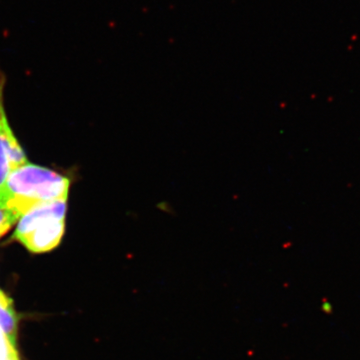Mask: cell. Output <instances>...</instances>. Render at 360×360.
<instances>
[{"label": "cell", "mask_w": 360, "mask_h": 360, "mask_svg": "<svg viewBox=\"0 0 360 360\" xmlns=\"http://www.w3.org/2000/svg\"><path fill=\"white\" fill-rule=\"evenodd\" d=\"M70 179L49 168L27 162L13 170L0 187V206L18 219L35 206L68 200Z\"/></svg>", "instance_id": "cell-1"}, {"label": "cell", "mask_w": 360, "mask_h": 360, "mask_svg": "<svg viewBox=\"0 0 360 360\" xmlns=\"http://www.w3.org/2000/svg\"><path fill=\"white\" fill-rule=\"evenodd\" d=\"M0 328L6 333L11 343L15 345L18 317H16L13 302L1 290H0Z\"/></svg>", "instance_id": "cell-4"}, {"label": "cell", "mask_w": 360, "mask_h": 360, "mask_svg": "<svg viewBox=\"0 0 360 360\" xmlns=\"http://www.w3.org/2000/svg\"><path fill=\"white\" fill-rule=\"evenodd\" d=\"M0 360H20V359H0Z\"/></svg>", "instance_id": "cell-7"}, {"label": "cell", "mask_w": 360, "mask_h": 360, "mask_svg": "<svg viewBox=\"0 0 360 360\" xmlns=\"http://www.w3.org/2000/svg\"><path fill=\"white\" fill-rule=\"evenodd\" d=\"M16 221H18V219L14 217L13 213L0 206V238L6 234Z\"/></svg>", "instance_id": "cell-6"}, {"label": "cell", "mask_w": 360, "mask_h": 360, "mask_svg": "<svg viewBox=\"0 0 360 360\" xmlns=\"http://www.w3.org/2000/svg\"><path fill=\"white\" fill-rule=\"evenodd\" d=\"M66 201L44 203L18 219L14 238L33 253H44L58 248L65 231Z\"/></svg>", "instance_id": "cell-2"}, {"label": "cell", "mask_w": 360, "mask_h": 360, "mask_svg": "<svg viewBox=\"0 0 360 360\" xmlns=\"http://www.w3.org/2000/svg\"><path fill=\"white\" fill-rule=\"evenodd\" d=\"M20 359L15 345L7 338L6 333L0 328V359Z\"/></svg>", "instance_id": "cell-5"}, {"label": "cell", "mask_w": 360, "mask_h": 360, "mask_svg": "<svg viewBox=\"0 0 360 360\" xmlns=\"http://www.w3.org/2000/svg\"><path fill=\"white\" fill-rule=\"evenodd\" d=\"M6 77L0 72V187L13 170L27 163V158L20 142L14 135L4 108Z\"/></svg>", "instance_id": "cell-3"}]
</instances>
